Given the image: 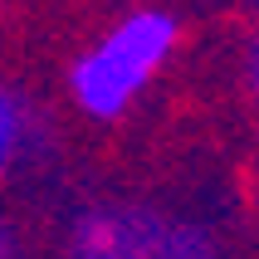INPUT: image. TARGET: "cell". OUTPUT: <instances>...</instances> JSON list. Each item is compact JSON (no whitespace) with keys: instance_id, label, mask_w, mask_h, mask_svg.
Masks as SVG:
<instances>
[{"instance_id":"1","label":"cell","mask_w":259,"mask_h":259,"mask_svg":"<svg viewBox=\"0 0 259 259\" xmlns=\"http://www.w3.org/2000/svg\"><path fill=\"white\" fill-rule=\"evenodd\" d=\"M181 15L161 0H132L108 15L64 64V93L88 122H122L181 54Z\"/></svg>"},{"instance_id":"2","label":"cell","mask_w":259,"mask_h":259,"mask_svg":"<svg viewBox=\"0 0 259 259\" xmlns=\"http://www.w3.org/2000/svg\"><path fill=\"white\" fill-rule=\"evenodd\" d=\"M69 259H225L215 230L157 201H93L69 220Z\"/></svg>"},{"instance_id":"3","label":"cell","mask_w":259,"mask_h":259,"mask_svg":"<svg viewBox=\"0 0 259 259\" xmlns=\"http://www.w3.org/2000/svg\"><path fill=\"white\" fill-rule=\"evenodd\" d=\"M34 147V108L10 78H0V186Z\"/></svg>"},{"instance_id":"4","label":"cell","mask_w":259,"mask_h":259,"mask_svg":"<svg viewBox=\"0 0 259 259\" xmlns=\"http://www.w3.org/2000/svg\"><path fill=\"white\" fill-rule=\"evenodd\" d=\"M245 93L259 108V44H249V54H245Z\"/></svg>"},{"instance_id":"5","label":"cell","mask_w":259,"mask_h":259,"mask_svg":"<svg viewBox=\"0 0 259 259\" xmlns=\"http://www.w3.org/2000/svg\"><path fill=\"white\" fill-rule=\"evenodd\" d=\"M0 259H15V230L5 225V215H0Z\"/></svg>"},{"instance_id":"6","label":"cell","mask_w":259,"mask_h":259,"mask_svg":"<svg viewBox=\"0 0 259 259\" xmlns=\"http://www.w3.org/2000/svg\"><path fill=\"white\" fill-rule=\"evenodd\" d=\"M254 44H259V15H254Z\"/></svg>"},{"instance_id":"7","label":"cell","mask_w":259,"mask_h":259,"mask_svg":"<svg viewBox=\"0 0 259 259\" xmlns=\"http://www.w3.org/2000/svg\"><path fill=\"white\" fill-rule=\"evenodd\" d=\"M249 10H254V15H259V0H249Z\"/></svg>"}]
</instances>
